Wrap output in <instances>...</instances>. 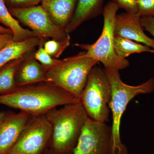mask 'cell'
<instances>
[{"label":"cell","mask_w":154,"mask_h":154,"mask_svg":"<svg viewBox=\"0 0 154 154\" xmlns=\"http://www.w3.org/2000/svg\"><path fill=\"white\" fill-rule=\"evenodd\" d=\"M35 84L18 87L0 95V104L36 116L45 115L57 106L80 102L73 95L51 83Z\"/></svg>","instance_id":"cell-1"},{"label":"cell","mask_w":154,"mask_h":154,"mask_svg":"<svg viewBox=\"0 0 154 154\" xmlns=\"http://www.w3.org/2000/svg\"><path fill=\"white\" fill-rule=\"evenodd\" d=\"M51 126L48 149L58 154H72L88 116L81 102L54 108L45 115Z\"/></svg>","instance_id":"cell-2"},{"label":"cell","mask_w":154,"mask_h":154,"mask_svg":"<svg viewBox=\"0 0 154 154\" xmlns=\"http://www.w3.org/2000/svg\"><path fill=\"white\" fill-rule=\"evenodd\" d=\"M104 69L112 89V96L109 105L112 114L110 154H128L127 147L122 142L120 137L122 117L128 103L135 97L153 92L154 79H150L139 85H128L122 82L118 70Z\"/></svg>","instance_id":"cell-3"},{"label":"cell","mask_w":154,"mask_h":154,"mask_svg":"<svg viewBox=\"0 0 154 154\" xmlns=\"http://www.w3.org/2000/svg\"><path fill=\"white\" fill-rule=\"evenodd\" d=\"M97 63L85 51L60 60L55 66L48 69L47 82L59 87L80 100L89 74Z\"/></svg>","instance_id":"cell-4"},{"label":"cell","mask_w":154,"mask_h":154,"mask_svg":"<svg viewBox=\"0 0 154 154\" xmlns=\"http://www.w3.org/2000/svg\"><path fill=\"white\" fill-rule=\"evenodd\" d=\"M119 8L115 3L109 2L104 7L103 14L104 25L98 40L92 44H75L86 51L90 57L101 62L105 69H123L129 66L127 59H122L116 55L114 47L115 17Z\"/></svg>","instance_id":"cell-5"},{"label":"cell","mask_w":154,"mask_h":154,"mask_svg":"<svg viewBox=\"0 0 154 154\" xmlns=\"http://www.w3.org/2000/svg\"><path fill=\"white\" fill-rule=\"evenodd\" d=\"M111 96V85L105 69L94 66L80 99L88 116L96 121L108 122Z\"/></svg>","instance_id":"cell-6"},{"label":"cell","mask_w":154,"mask_h":154,"mask_svg":"<svg viewBox=\"0 0 154 154\" xmlns=\"http://www.w3.org/2000/svg\"><path fill=\"white\" fill-rule=\"evenodd\" d=\"M52 129L45 115L30 116L8 154H42L48 148Z\"/></svg>","instance_id":"cell-7"},{"label":"cell","mask_w":154,"mask_h":154,"mask_svg":"<svg viewBox=\"0 0 154 154\" xmlns=\"http://www.w3.org/2000/svg\"><path fill=\"white\" fill-rule=\"evenodd\" d=\"M10 12L15 19L30 28L40 38H51L60 41L70 39L69 34L52 22L41 5L23 8H12Z\"/></svg>","instance_id":"cell-8"},{"label":"cell","mask_w":154,"mask_h":154,"mask_svg":"<svg viewBox=\"0 0 154 154\" xmlns=\"http://www.w3.org/2000/svg\"><path fill=\"white\" fill-rule=\"evenodd\" d=\"M111 126L88 117L72 154H110Z\"/></svg>","instance_id":"cell-9"},{"label":"cell","mask_w":154,"mask_h":154,"mask_svg":"<svg viewBox=\"0 0 154 154\" xmlns=\"http://www.w3.org/2000/svg\"><path fill=\"white\" fill-rule=\"evenodd\" d=\"M30 116L22 111L0 112V154H8Z\"/></svg>","instance_id":"cell-10"},{"label":"cell","mask_w":154,"mask_h":154,"mask_svg":"<svg viewBox=\"0 0 154 154\" xmlns=\"http://www.w3.org/2000/svg\"><path fill=\"white\" fill-rule=\"evenodd\" d=\"M137 13L125 12L116 14L114 36H120L148 46L154 50V39L147 36Z\"/></svg>","instance_id":"cell-11"},{"label":"cell","mask_w":154,"mask_h":154,"mask_svg":"<svg viewBox=\"0 0 154 154\" xmlns=\"http://www.w3.org/2000/svg\"><path fill=\"white\" fill-rule=\"evenodd\" d=\"M33 54H27L17 70L15 77L17 87L47 82V69L34 58Z\"/></svg>","instance_id":"cell-12"},{"label":"cell","mask_w":154,"mask_h":154,"mask_svg":"<svg viewBox=\"0 0 154 154\" xmlns=\"http://www.w3.org/2000/svg\"><path fill=\"white\" fill-rule=\"evenodd\" d=\"M78 0H42L41 6L57 26L65 30L73 15Z\"/></svg>","instance_id":"cell-13"},{"label":"cell","mask_w":154,"mask_h":154,"mask_svg":"<svg viewBox=\"0 0 154 154\" xmlns=\"http://www.w3.org/2000/svg\"><path fill=\"white\" fill-rule=\"evenodd\" d=\"M105 0H78L74 13L65 31L73 32L84 22L102 14Z\"/></svg>","instance_id":"cell-14"},{"label":"cell","mask_w":154,"mask_h":154,"mask_svg":"<svg viewBox=\"0 0 154 154\" xmlns=\"http://www.w3.org/2000/svg\"><path fill=\"white\" fill-rule=\"evenodd\" d=\"M41 39L35 37L21 42L11 40L0 50V69L12 61L32 52L40 44Z\"/></svg>","instance_id":"cell-15"},{"label":"cell","mask_w":154,"mask_h":154,"mask_svg":"<svg viewBox=\"0 0 154 154\" xmlns=\"http://www.w3.org/2000/svg\"><path fill=\"white\" fill-rule=\"evenodd\" d=\"M0 22L12 31L14 41H25L33 37H38L31 30L21 26L19 21L12 16L7 8L4 0H0Z\"/></svg>","instance_id":"cell-16"},{"label":"cell","mask_w":154,"mask_h":154,"mask_svg":"<svg viewBox=\"0 0 154 154\" xmlns=\"http://www.w3.org/2000/svg\"><path fill=\"white\" fill-rule=\"evenodd\" d=\"M27 55L12 61L0 69V95L7 94L17 88L16 73Z\"/></svg>","instance_id":"cell-17"},{"label":"cell","mask_w":154,"mask_h":154,"mask_svg":"<svg viewBox=\"0 0 154 154\" xmlns=\"http://www.w3.org/2000/svg\"><path fill=\"white\" fill-rule=\"evenodd\" d=\"M113 47L116 55L122 59H126L134 53L150 52L154 54V50L148 46L120 36H114Z\"/></svg>","instance_id":"cell-18"},{"label":"cell","mask_w":154,"mask_h":154,"mask_svg":"<svg viewBox=\"0 0 154 154\" xmlns=\"http://www.w3.org/2000/svg\"><path fill=\"white\" fill-rule=\"evenodd\" d=\"M46 40L47 39L42 38L38 49L34 53L33 56L36 60L48 69L56 65L60 60L53 57L45 50L44 43Z\"/></svg>","instance_id":"cell-19"},{"label":"cell","mask_w":154,"mask_h":154,"mask_svg":"<svg viewBox=\"0 0 154 154\" xmlns=\"http://www.w3.org/2000/svg\"><path fill=\"white\" fill-rule=\"evenodd\" d=\"M70 39L65 41H57L54 39L47 40L44 43V48L46 52L53 57L57 59L68 47Z\"/></svg>","instance_id":"cell-20"},{"label":"cell","mask_w":154,"mask_h":154,"mask_svg":"<svg viewBox=\"0 0 154 154\" xmlns=\"http://www.w3.org/2000/svg\"><path fill=\"white\" fill-rule=\"evenodd\" d=\"M137 6L140 17H154V0H137Z\"/></svg>","instance_id":"cell-21"},{"label":"cell","mask_w":154,"mask_h":154,"mask_svg":"<svg viewBox=\"0 0 154 154\" xmlns=\"http://www.w3.org/2000/svg\"><path fill=\"white\" fill-rule=\"evenodd\" d=\"M111 2L128 13H137V0H111Z\"/></svg>","instance_id":"cell-22"},{"label":"cell","mask_w":154,"mask_h":154,"mask_svg":"<svg viewBox=\"0 0 154 154\" xmlns=\"http://www.w3.org/2000/svg\"><path fill=\"white\" fill-rule=\"evenodd\" d=\"M11 5L17 8H23L37 5L42 0H8Z\"/></svg>","instance_id":"cell-23"},{"label":"cell","mask_w":154,"mask_h":154,"mask_svg":"<svg viewBox=\"0 0 154 154\" xmlns=\"http://www.w3.org/2000/svg\"><path fill=\"white\" fill-rule=\"evenodd\" d=\"M140 21L144 29L151 33L154 39V17H141Z\"/></svg>","instance_id":"cell-24"},{"label":"cell","mask_w":154,"mask_h":154,"mask_svg":"<svg viewBox=\"0 0 154 154\" xmlns=\"http://www.w3.org/2000/svg\"><path fill=\"white\" fill-rule=\"evenodd\" d=\"M12 40H13V36L12 34L0 33V50Z\"/></svg>","instance_id":"cell-25"},{"label":"cell","mask_w":154,"mask_h":154,"mask_svg":"<svg viewBox=\"0 0 154 154\" xmlns=\"http://www.w3.org/2000/svg\"><path fill=\"white\" fill-rule=\"evenodd\" d=\"M0 33H10L13 35L12 31L9 28L3 27L0 25Z\"/></svg>","instance_id":"cell-26"},{"label":"cell","mask_w":154,"mask_h":154,"mask_svg":"<svg viewBox=\"0 0 154 154\" xmlns=\"http://www.w3.org/2000/svg\"><path fill=\"white\" fill-rule=\"evenodd\" d=\"M42 154H58L54 152L51 151L50 150H49V149L48 148L45 151V152H44Z\"/></svg>","instance_id":"cell-27"}]
</instances>
